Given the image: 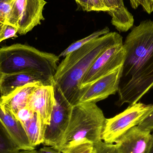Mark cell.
Returning a JSON list of instances; mask_svg holds the SVG:
<instances>
[{
	"instance_id": "44dd1931",
	"label": "cell",
	"mask_w": 153,
	"mask_h": 153,
	"mask_svg": "<svg viewBox=\"0 0 153 153\" xmlns=\"http://www.w3.org/2000/svg\"><path fill=\"white\" fill-rule=\"evenodd\" d=\"M137 126L143 130L149 131L153 130V105H152L150 109Z\"/></svg>"
},
{
	"instance_id": "83f0119b",
	"label": "cell",
	"mask_w": 153,
	"mask_h": 153,
	"mask_svg": "<svg viewBox=\"0 0 153 153\" xmlns=\"http://www.w3.org/2000/svg\"><path fill=\"white\" fill-rule=\"evenodd\" d=\"M78 6L83 11L87 10L88 0H75Z\"/></svg>"
},
{
	"instance_id": "4316f807",
	"label": "cell",
	"mask_w": 153,
	"mask_h": 153,
	"mask_svg": "<svg viewBox=\"0 0 153 153\" xmlns=\"http://www.w3.org/2000/svg\"><path fill=\"white\" fill-rule=\"evenodd\" d=\"M38 153H64L60 150L52 146H44L37 151Z\"/></svg>"
},
{
	"instance_id": "484cf974",
	"label": "cell",
	"mask_w": 153,
	"mask_h": 153,
	"mask_svg": "<svg viewBox=\"0 0 153 153\" xmlns=\"http://www.w3.org/2000/svg\"><path fill=\"white\" fill-rule=\"evenodd\" d=\"M17 33L18 29L16 27L10 24H6L0 34V43L8 39L17 37Z\"/></svg>"
},
{
	"instance_id": "cb8c5ba5",
	"label": "cell",
	"mask_w": 153,
	"mask_h": 153,
	"mask_svg": "<svg viewBox=\"0 0 153 153\" xmlns=\"http://www.w3.org/2000/svg\"><path fill=\"white\" fill-rule=\"evenodd\" d=\"M35 112L31 109L26 107L19 110L15 114L14 117L21 123L26 122L32 118Z\"/></svg>"
},
{
	"instance_id": "ba28073f",
	"label": "cell",
	"mask_w": 153,
	"mask_h": 153,
	"mask_svg": "<svg viewBox=\"0 0 153 153\" xmlns=\"http://www.w3.org/2000/svg\"><path fill=\"white\" fill-rule=\"evenodd\" d=\"M126 56L123 43L109 48L95 60L83 77L80 89L110 73L123 65Z\"/></svg>"
},
{
	"instance_id": "6da1fadb",
	"label": "cell",
	"mask_w": 153,
	"mask_h": 153,
	"mask_svg": "<svg viewBox=\"0 0 153 153\" xmlns=\"http://www.w3.org/2000/svg\"><path fill=\"white\" fill-rule=\"evenodd\" d=\"M126 56L121 69L117 104L129 106L153 87V21L135 26L124 44Z\"/></svg>"
},
{
	"instance_id": "8fae6325",
	"label": "cell",
	"mask_w": 153,
	"mask_h": 153,
	"mask_svg": "<svg viewBox=\"0 0 153 153\" xmlns=\"http://www.w3.org/2000/svg\"><path fill=\"white\" fill-rule=\"evenodd\" d=\"M56 102L55 91L52 85L38 86L29 98L27 107L37 113L44 124L50 123Z\"/></svg>"
},
{
	"instance_id": "1f68e13d",
	"label": "cell",
	"mask_w": 153,
	"mask_h": 153,
	"mask_svg": "<svg viewBox=\"0 0 153 153\" xmlns=\"http://www.w3.org/2000/svg\"><path fill=\"white\" fill-rule=\"evenodd\" d=\"M151 3H152V6L153 9V0H151Z\"/></svg>"
},
{
	"instance_id": "5b68a950",
	"label": "cell",
	"mask_w": 153,
	"mask_h": 153,
	"mask_svg": "<svg viewBox=\"0 0 153 153\" xmlns=\"http://www.w3.org/2000/svg\"><path fill=\"white\" fill-rule=\"evenodd\" d=\"M152 105L137 102L113 117L106 119L102 139V142L113 143L134 127L138 126Z\"/></svg>"
},
{
	"instance_id": "d6986e66",
	"label": "cell",
	"mask_w": 153,
	"mask_h": 153,
	"mask_svg": "<svg viewBox=\"0 0 153 153\" xmlns=\"http://www.w3.org/2000/svg\"><path fill=\"white\" fill-rule=\"evenodd\" d=\"M16 0H0V22L7 24L8 17Z\"/></svg>"
},
{
	"instance_id": "7402d4cb",
	"label": "cell",
	"mask_w": 153,
	"mask_h": 153,
	"mask_svg": "<svg viewBox=\"0 0 153 153\" xmlns=\"http://www.w3.org/2000/svg\"><path fill=\"white\" fill-rule=\"evenodd\" d=\"M94 146V153H120L115 144L108 143L102 141Z\"/></svg>"
},
{
	"instance_id": "277c9868",
	"label": "cell",
	"mask_w": 153,
	"mask_h": 153,
	"mask_svg": "<svg viewBox=\"0 0 153 153\" xmlns=\"http://www.w3.org/2000/svg\"><path fill=\"white\" fill-rule=\"evenodd\" d=\"M106 118L95 103L73 106L71 119L58 150L84 143L95 145L102 142Z\"/></svg>"
},
{
	"instance_id": "30bf717a",
	"label": "cell",
	"mask_w": 153,
	"mask_h": 153,
	"mask_svg": "<svg viewBox=\"0 0 153 153\" xmlns=\"http://www.w3.org/2000/svg\"><path fill=\"white\" fill-rule=\"evenodd\" d=\"M29 83H37L42 85H54L53 81L52 79L38 72H22L10 74H1V97L8 96L17 88Z\"/></svg>"
},
{
	"instance_id": "d6a6232c",
	"label": "cell",
	"mask_w": 153,
	"mask_h": 153,
	"mask_svg": "<svg viewBox=\"0 0 153 153\" xmlns=\"http://www.w3.org/2000/svg\"><path fill=\"white\" fill-rule=\"evenodd\" d=\"M1 73H0V75H1Z\"/></svg>"
},
{
	"instance_id": "603a6c76",
	"label": "cell",
	"mask_w": 153,
	"mask_h": 153,
	"mask_svg": "<svg viewBox=\"0 0 153 153\" xmlns=\"http://www.w3.org/2000/svg\"><path fill=\"white\" fill-rule=\"evenodd\" d=\"M108 11L104 0H88L86 11H103L108 13Z\"/></svg>"
},
{
	"instance_id": "4dcf8cb0",
	"label": "cell",
	"mask_w": 153,
	"mask_h": 153,
	"mask_svg": "<svg viewBox=\"0 0 153 153\" xmlns=\"http://www.w3.org/2000/svg\"><path fill=\"white\" fill-rule=\"evenodd\" d=\"M5 25H6V24H4V23L0 22V34H1L2 31L3 30L4 28Z\"/></svg>"
},
{
	"instance_id": "ffe728a7",
	"label": "cell",
	"mask_w": 153,
	"mask_h": 153,
	"mask_svg": "<svg viewBox=\"0 0 153 153\" xmlns=\"http://www.w3.org/2000/svg\"><path fill=\"white\" fill-rule=\"evenodd\" d=\"M95 146L90 143H84L66 148L62 151L64 153H94Z\"/></svg>"
},
{
	"instance_id": "8992f818",
	"label": "cell",
	"mask_w": 153,
	"mask_h": 153,
	"mask_svg": "<svg viewBox=\"0 0 153 153\" xmlns=\"http://www.w3.org/2000/svg\"><path fill=\"white\" fill-rule=\"evenodd\" d=\"M47 3L45 0H16L7 24L16 27L19 35H25L45 19L43 11Z\"/></svg>"
},
{
	"instance_id": "7a4b0ae2",
	"label": "cell",
	"mask_w": 153,
	"mask_h": 153,
	"mask_svg": "<svg viewBox=\"0 0 153 153\" xmlns=\"http://www.w3.org/2000/svg\"><path fill=\"white\" fill-rule=\"evenodd\" d=\"M122 43L123 38L119 33L109 32L68 54L58 65L53 76L54 87L74 106L81 81L95 60L110 48Z\"/></svg>"
},
{
	"instance_id": "e0dca14e",
	"label": "cell",
	"mask_w": 153,
	"mask_h": 153,
	"mask_svg": "<svg viewBox=\"0 0 153 153\" xmlns=\"http://www.w3.org/2000/svg\"><path fill=\"white\" fill-rule=\"evenodd\" d=\"M110 30L108 27H106L102 29L97 30V31L92 33L89 36L84 38L83 39L77 40L76 42L72 44L65 50L62 52L60 55H59V56L60 57H65L68 54L81 48V47L85 45L90 42V41H92L97 38L102 36L105 34H108Z\"/></svg>"
},
{
	"instance_id": "f546056e",
	"label": "cell",
	"mask_w": 153,
	"mask_h": 153,
	"mask_svg": "<svg viewBox=\"0 0 153 153\" xmlns=\"http://www.w3.org/2000/svg\"><path fill=\"white\" fill-rule=\"evenodd\" d=\"M148 153H153V134H152V144H151V147Z\"/></svg>"
},
{
	"instance_id": "4fadbf2b",
	"label": "cell",
	"mask_w": 153,
	"mask_h": 153,
	"mask_svg": "<svg viewBox=\"0 0 153 153\" xmlns=\"http://www.w3.org/2000/svg\"><path fill=\"white\" fill-rule=\"evenodd\" d=\"M0 120L15 143L22 151L35 150L30 143L22 123L0 103Z\"/></svg>"
},
{
	"instance_id": "9c48e42d",
	"label": "cell",
	"mask_w": 153,
	"mask_h": 153,
	"mask_svg": "<svg viewBox=\"0 0 153 153\" xmlns=\"http://www.w3.org/2000/svg\"><path fill=\"white\" fill-rule=\"evenodd\" d=\"M122 66L80 89L75 105L84 103H96L117 92Z\"/></svg>"
},
{
	"instance_id": "3957f363",
	"label": "cell",
	"mask_w": 153,
	"mask_h": 153,
	"mask_svg": "<svg viewBox=\"0 0 153 153\" xmlns=\"http://www.w3.org/2000/svg\"><path fill=\"white\" fill-rule=\"evenodd\" d=\"M59 56L20 44L0 48V73L10 74L36 71L52 79L58 67Z\"/></svg>"
},
{
	"instance_id": "7c38bea8",
	"label": "cell",
	"mask_w": 153,
	"mask_h": 153,
	"mask_svg": "<svg viewBox=\"0 0 153 153\" xmlns=\"http://www.w3.org/2000/svg\"><path fill=\"white\" fill-rule=\"evenodd\" d=\"M151 132L136 126L120 137L115 145L120 153H148L152 144Z\"/></svg>"
},
{
	"instance_id": "d4e9b609",
	"label": "cell",
	"mask_w": 153,
	"mask_h": 153,
	"mask_svg": "<svg viewBox=\"0 0 153 153\" xmlns=\"http://www.w3.org/2000/svg\"><path fill=\"white\" fill-rule=\"evenodd\" d=\"M131 7L134 9H136L139 6H141L143 10L148 14L153 13L151 0H129Z\"/></svg>"
},
{
	"instance_id": "52a82bcc",
	"label": "cell",
	"mask_w": 153,
	"mask_h": 153,
	"mask_svg": "<svg viewBox=\"0 0 153 153\" xmlns=\"http://www.w3.org/2000/svg\"><path fill=\"white\" fill-rule=\"evenodd\" d=\"M56 102L50 123L45 131L43 144L58 150L71 119L73 106L55 88Z\"/></svg>"
},
{
	"instance_id": "5bb4252c",
	"label": "cell",
	"mask_w": 153,
	"mask_h": 153,
	"mask_svg": "<svg viewBox=\"0 0 153 153\" xmlns=\"http://www.w3.org/2000/svg\"><path fill=\"white\" fill-rule=\"evenodd\" d=\"M111 17V23L120 32H126L134 24V16L125 6L123 0H104Z\"/></svg>"
},
{
	"instance_id": "ac0fdd59",
	"label": "cell",
	"mask_w": 153,
	"mask_h": 153,
	"mask_svg": "<svg viewBox=\"0 0 153 153\" xmlns=\"http://www.w3.org/2000/svg\"><path fill=\"white\" fill-rule=\"evenodd\" d=\"M20 151L0 120V153H18Z\"/></svg>"
},
{
	"instance_id": "9a60e30c",
	"label": "cell",
	"mask_w": 153,
	"mask_h": 153,
	"mask_svg": "<svg viewBox=\"0 0 153 153\" xmlns=\"http://www.w3.org/2000/svg\"><path fill=\"white\" fill-rule=\"evenodd\" d=\"M41 85L29 83L16 89L12 93L6 97L0 98V103L2 107L15 116L17 111L27 107L28 100L36 87Z\"/></svg>"
},
{
	"instance_id": "2e32d148",
	"label": "cell",
	"mask_w": 153,
	"mask_h": 153,
	"mask_svg": "<svg viewBox=\"0 0 153 153\" xmlns=\"http://www.w3.org/2000/svg\"><path fill=\"white\" fill-rule=\"evenodd\" d=\"M30 143L33 147L43 144L47 126L37 113L29 120L22 123Z\"/></svg>"
},
{
	"instance_id": "f1b7e54d",
	"label": "cell",
	"mask_w": 153,
	"mask_h": 153,
	"mask_svg": "<svg viewBox=\"0 0 153 153\" xmlns=\"http://www.w3.org/2000/svg\"><path fill=\"white\" fill-rule=\"evenodd\" d=\"M38 153L37 151L36 150H27V151H20L19 153Z\"/></svg>"
}]
</instances>
